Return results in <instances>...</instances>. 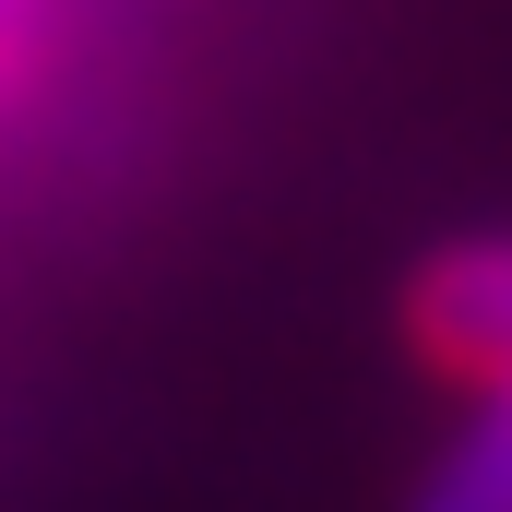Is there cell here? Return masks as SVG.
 Returning a JSON list of instances; mask_svg holds the SVG:
<instances>
[{"label":"cell","mask_w":512,"mask_h":512,"mask_svg":"<svg viewBox=\"0 0 512 512\" xmlns=\"http://www.w3.org/2000/svg\"><path fill=\"white\" fill-rule=\"evenodd\" d=\"M405 322H417L429 370H453V382H477V393L512 382V227H489V239H453V251L417 274Z\"/></svg>","instance_id":"cell-1"},{"label":"cell","mask_w":512,"mask_h":512,"mask_svg":"<svg viewBox=\"0 0 512 512\" xmlns=\"http://www.w3.org/2000/svg\"><path fill=\"white\" fill-rule=\"evenodd\" d=\"M405 512H512V382L477 393L465 441L417 477V501H405Z\"/></svg>","instance_id":"cell-2"},{"label":"cell","mask_w":512,"mask_h":512,"mask_svg":"<svg viewBox=\"0 0 512 512\" xmlns=\"http://www.w3.org/2000/svg\"><path fill=\"white\" fill-rule=\"evenodd\" d=\"M60 36H72V0H0V108H12L24 84H48Z\"/></svg>","instance_id":"cell-3"}]
</instances>
